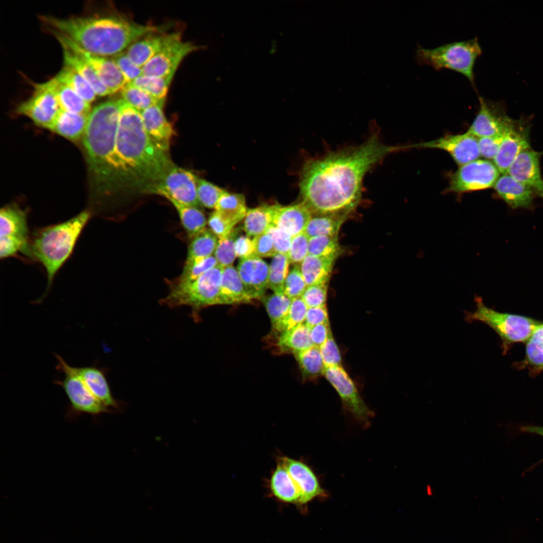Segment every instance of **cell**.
<instances>
[{"mask_svg":"<svg viewBox=\"0 0 543 543\" xmlns=\"http://www.w3.org/2000/svg\"><path fill=\"white\" fill-rule=\"evenodd\" d=\"M382 143L375 135L361 145L309 159L304 164L300 190L312 215H347L360 201L366 173L389 154L406 149Z\"/></svg>","mask_w":543,"mask_h":543,"instance_id":"6da1fadb","label":"cell"},{"mask_svg":"<svg viewBox=\"0 0 543 543\" xmlns=\"http://www.w3.org/2000/svg\"><path fill=\"white\" fill-rule=\"evenodd\" d=\"M51 28L65 36L84 51L103 57H113L141 37L161 32V26L135 23L118 16H86L58 18L40 16Z\"/></svg>","mask_w":543,"mask_h":543,"instance_id":"7a4b0ae2","label":"cell"},{"mask_svg":"<svg viewBox=\"0 0 543 543\" xmlns=\"http://www.w3.org/2000/svg\"><path fill=\"white\" fill-rule=\"evenodd\" d=\"M116 151L127 172L159 182L172 166L146 131L141 113L121 99Z\"/></svg>","mask_w":543,"mask_h":543,"instance_id":"3957f363","label":"cell"},{"mask_svg":"<svg viewBox=\"0 0 543 543\" xmlns=\"http://www.w3.org/2000/svg\"><path fill=\"white\" fill-rule=\"evenodd\" d=\"M121 99L108 100L91 111L82 137L89 170L98 186L127 172L116 151Z\"/></svg>","mask_w":543,"mask_h":543,"instance_id":"277c9868","label":"cell"},{"mask_svg":"<svg viewBox=\"0 0 543 543\" xmlns=\"http://www.w3.org/2000/svg\"><path fill=\"white\" fill-rule=\"evenodd\" d=\"M91 216L90 211L85 210L66 221L36 229L31 234V259L41 263L47 275L45 295L51 287L58 270L72 254Z\"/></svg>","mask_w":543,"mask_h":543,"instance_id":"5b68a950","label":"cell"},{"mask_svg":"<svg viewBox=\"0 0 543 543\" xmlns=\"http://www.w3.org/2000/svg\"><path fill=\"white\" fill-rule=\"evenodd\" d=\"M223 269L218 264L193 281H176L167 296L161 300V304L169 308L190 307L192 317L197 319L198 312L201 308L223 304L220 287Z\"/></svg>","mask_w":543,"mask_h":543,"instance_id":"8992f818","label":"cell"},{"mask_svg":"<svg viewBox=\"0 0 543 543\" xmlns=\"http://www.w3.org/2000/svg\"><path fill=\"white\" fill-rule=\"evenodd\" d=\"M482 49L477 37L446 43L433 48L417 45L415 58L420 64H427L434 69L447 68L464 75L476 89L474 68Z\"/></svg>","mask_w":543,"mask_h":543,"instance_id":"52a82bcc","label":"cell"},{"mask_svg":"<svg viewBox=\"0 0 543 543\" xmlns=\"http://www.w3.org/2000/svg\"><path fill=\"white\" fill-rule=\"evenodd\" d=\"M475 311L467 312V322L480 321L493 329L504 343L526 341L540 322L523 316L501 313L486 306L481 299H476Z\"/></svg>","mask_w":543,"mask_h":543,"instance_id":"ba28073f","label":"cell"},{"mask_svg":"<svg viewBox=\"0 0 543 543\" xmlns=\"http://www.w3.org/2000/svg\"><path fill=\"white\" fill-rule=\"evenodd\" d=\"M58 368L64 374L62 380L56 383L61 386L70 402L69 414L86 413L95 416L109 412V408L101 403L90 391L79 374L76 367L69 365L58 354H55Z\"/></svg>","mask_w":543,"mask_h":543,"instance_id":"9c48e42d","label":"cell"},{"mask_svg":"<svg viewBox=\"0 0 543 543\" xmlns=\"http://www.w3.org/2000/svg\"><path fill=\"white\" fill-rule=\"evenodd\" d=\"M500 173L494 162L478 159L460 166L451 175L445 192L464 193L489 189L494 186Z\"/></svg>","mask_w":543,"mask_h":543,"instance_id":"30bf717a","label":"cell"},{"mask_svg":"<svg viewBox=\"0 0 543 543\" xmlns=\"http://www.w3.org/2000/svg\"><path fill=\"white\" fill-rule=\"evenodd\" d=\"M33 84L32 95L18 106L17 113L29 118L37 125L49 129L59 110L53 79Z\"/></svg>","mask_w":543,"mask_h":543,"instance_id":"8fae6325","label":"cell"},{"mask_svg":"<svg viewBox=\"0 0 543 543\" xmlns=\"http://www.w3.org/2000/svg\"><path fill=\"white\" fill-rule=\"evenodd\" d=\"M198 177L191 171L179 167H172L157 183L152 192L168 200L199 207L197 196Z\"/></svg>","mask_w":543,"mask_h":543,"instance_id":"7c38bea8","label":"cell"},{"mask_svg":"<svg viewBox=\"0 0 543 543\" xmlns=\"http://www.w3.org/2000/svg\"><path fill=\"white\" fill-rule=\"evenodd\" d=\"M342 399L346 409L365 425L374 416L361 398L354 384L342 366L325 367L323 375Z\"/></svg>","mask_w":543,"mask_h":543,"instance_id":"4fadbf2b","label":"cell"},{"mask_svg":"<svg viewBox=\"0 0 543 543\" xmlns=\"http://www.w3.org/2000/svg\"><path fill=\"white\" fill-rule=\"evenodd\" d=\"M52 34L62 48L77 54L93 67L111 94L121 90L128 83L112 57L94 55L80 48L65 36L57 32H54Z\"/></svg>","mask_w":543,"mask_h":543,"instance_id":"5bb4252c","label":"cell"},{"mask_svg":"<svg viewBox=\"0 0 543 543\" xmlns=\"http://www.w3.org/2000/svg\"><path fill=\"white\" fill-rule=\"evenodd\" d=\"M530 124L526 120L511 119L504 134L494 163L503 174L508 170L517 156L530 148Z\"/></svg>","mask_w":543,"mask_h":543,"instance_id":"9a60e30c","label":"cell"},{"mask_svg":"<svg viewBox=\"0 0 543 543\" xmlns=\"http://www.w3.org/2000/svg\"><path fill=\"white\" fill-rule=\"evenodd\" d=\"M478 113L467 131L477 138L504 134L512 118L502 102H493L479 96Z\"/></svg>","mask_w":543,"mask_h":543,"instance_id":"2e32d148","label":"cell"},{"mask_svg":"<svg viewBox=\"0 0 543 543\" xmlns=\"http://www.w3.org/2000/svg\"><path fill=\"white\" fill-rule=\"evenodd\" d=\"M200 47L178 38L165 46L143 67V74L172 79L183 59Z\"/></svg>","mask_w":543,"mask_h":543,"instance_id":"e0dca14e","label":"cell"},{"mask_svg":"<svg viewBox=\"0 0 543 543\" xmlns=\"http://www.w3.org/2000/svg\"><path fill=\"white\" fill-rule=\"evenodd\" d=\"M408 148H435L448 153L455 162L462 166L478 159L480 156L478 138L467 133L446 135L434 140L408 145Z\"/></svg>","mask_w":543,"mask_h":543,"instance_id":"ac0fdd59","label":"cell"},{"mask_svg":"<svg viewBox=\"0 0 543 543\" xmlns=\"http://www.w3.org/2000/svg\"><path fill=\"white\" fill-rule=\"evenodd\" d=\"M541 154L531 148L523 150L511 164L507 173L543 199V179L539 165Z\"/></svg>","mask_w":543,"mask_h":543,"instance_id":"d6986e66","label":"cell"},{"mask_svg":"<svg viewBox=\"0 0 543 543\" xmlns=\"http://www.w3.org/2000/svg\"><path fill=\"white\" fill-rule=\"evenodd\" d=\"M237 271L245 290L251 299H261L268 288L269 266L256 255L241 258Z\"/></svg>","mask_w":543,"mask_h":543,"instance_id":"ffe728a7","label":"cell"},{"mask_svg":"<svg viewBox=\"0 0 543 543\" xmlns=\"http://www.w3.org/2000/svg\"><path fill=\"white\" fill-rule=\"evenodd\" d=\"M278 461L287 469L298 488L301 494L300 505L325 495L316 476L306 464L286 456L278 458Z\"/></svg>","mask_w":543,"mask_h":543,"instance_id":"44dd1931","label":"cell"},{"mask_svg":"<svg viewBox=\"0 0 543 543\" xmlns=\"http://www.w3.org/2000/svg\"><path fill=\"white\" fill-rule=\"evenodd\" d=\"M164 102L155 104L140 113L144 128L149 137L160 149L167 152L174 132L172 125L164 116Z\"/></svg>","mask_w":543,"mask_h":543,"instance_id":"7402d4cb","label":"cell"},{"mask_svg":"<svg viewBox=\"0 0 543 543\" xmlns=\"http://www.w3.org/2000/svg\"><path fill=\"white\" fill-rule=\"evenodd\" d=\"M1 237L22 241L29 245V232L27 212L16 205L6 206L0 212Z\"/></svg>","mask_w":543,"mask_h":543,"instance_id":"603a6c76","label":"cell"},{"mask_svg":"<svg viewBox=\"0 0 543 543\" xmlns=\"http://www.w3.org/2000/svg\"><path fill=\"white\" fill-rule=\"evenodd\" d=\"M180 38V34L178 32L149 35L132 44L126 52L134 63L142 68L165 46Z\"/></svg>","mask_w":543,"mask_h":543,"instance_id":"cb8c5ba5","label":"cell"},{"mask_svg":"<svg viewBox=\"0 0 543 543\" xmlns=\"http://www.w3.org/2000/svg\"><path fill=\"white\" fill-rule=\"evenodd\" d=\"M494 187L499 196L511 208H532L534 193L508 173L500 176Z\"/></svg>","mask_w":543,"mask_h":543,"instance_id":"d4e9b609","label":"cell"},{"mask_svg":"<svg viewBox=\"0 0 543 543\" xmlns=\"http://www.w3.org/2000/svg\"><path fill=\"white\" fill-rule=\"evenodd\" d=\"M312 215L303 202L286 207L279 205L274 214L273 225L294 237L304 232Z\"/></svg>","mask_w":543,"mask_h":543,"instance_id":"484cf974","label":"cell"},{"mask_svg":"<svg viewBox=\"0 0 543 543\" xmlns=\"http://www.w3.org/2000/svg\"><path fill=\"white\" fill-rule=\"evenodd\" d=\"M272 495L285 503L300 505L301 494L287 469L279 461L269 480Z\"/></svg>","mask_w":543,"mask_h":543,"instance_id":"4316f807","label":"cell"},{"mask_svg":"<svg viewBox=\"0 0 543 543\" xmlns=\"http://www.w3.org/2000/svg\"><path fill=\"white\" fill-rule=\"evenodd\" d=\"M76 369L88 389L101 403L108 408H118V403L112 396L103 371L94 366Z\"/></svg>","mask_w":543,"mask_h":543,"instance_id":"83f0119b","label":"cell"},{"mask_svg":"<svg viewBox=\"0 0 543 543\" xmlns=\"http://www.w3.org/2000/svg\"><path fill=\"white\" fill-rule=\"evenodd\" d=\"M89 115L75 114L59 109L49 130L70 140H77L83 136Z\"/></svg>","mask_w":543,"mask_h":543,"instance_id":"f1b7e54d","label":"cell"},{"mask_svg":"<svg viewBox=\"0 0 543 543\" xmlns=\"http://www.w3.org/2000/svg\"><path fill=\"white\" fill-rule=\"evenodd\" d=\"M335 259L308 254L300 267L307 286L328 285Z\"/></svg>","mask_w":543,"mask_h":543,"instance_id":"f546056e","label":"cell"},{"mask_svg":"<svg viewBox=\"0 0 543 543\" xmlns=\"http://www.w3.org/2000/svg\"><path fill=\"white\" fill-rule=\"evenodd\" d=\"M220 295L223 304L247 303L252 300L245 290L237 269L232 265L224 267Z\"/></svg>","mask_w":543,"mask_h":543,"instance_id":"4dcf8cb0","label":"cell"},{"mask_svg":"<svg viewBox=\"0 0 543 543\" xmlns=\"http://www.w3.org/2000/svg\"><path fill=\"white\" fill-rule=\"evenodd\" d=\"M278 204L262 205L248 210L244 218L243 229L248 236L255 237L266 232L273 225Z\"/></svg>","mask_w":543,"mask_h":543,"instance_id":"1f68e13d","label":"cell"},{"mask_svg":"<svg viewBox=\"0 0 543 543\" xmlns=\"http://www.w3.org/2000/svg\"><path fill=\"white\" fill-rule=\"evenodd\" d=\"M62 48L64 65L71 67L82 76L90 84L98 96L104 97L111 94L90 64L70 50Z\"/></svg>","mask_w":543,"mask_h":543,"instance_id":"d6a6232c","label":"cell"},{"mask_svg":"<svg viewBox=\"0 0 543 543\" xmlns=\"http://www.w3.org/2000/svg\"><path fill=\"white\" fill-rule=\"evenodd\" d=\"M277 346L281 351L293 354L313 346L310 338V328L303 323L281 333Z\"/></svg>","mask_w":543,"mask_h":543,"instance_id":"836d02e7","label":"cell"},{"mask_svg":"<svg viewBox=\"0 0 543 543\" xmlns=\"http://www.w3.org/2000/svg\"><path fill=\"white\" fill-rule=\"evenodd\" d=\"M53 87L59 109L67 112L89 115L92 111L90 103L86 102L71 88L59 82L55 77Z\"/></svg>","mask_w":543,"mask_h":543,"instance_id":"e575fe53","label":"cell"},{"mask_svg":"<svg viewBox=\"0 0 543 543\" xmlns=\"http://www.w3.org/2000/svg\"><path fill=\"white\" fill-rule=\"evenodd\" d=\"M218 240L208 229L205 228L192 238L188 248L184 266H189L213 255Z\"/></svg>","mask_w":543,"mask_h":543,"instance_id":"d590c367","label":"cell"},{"mask_svg":"<svg viewBox=\"0 0 543 543\" xmlns=\"http://www.w3.org/2000/svg\"><path fill=\"white\" fill-rule=\"evenodd\" d=\"M313 216L304 231L310 238L320 236L338 235V231L345 220L346 215L323 214Z\"/></svg>","mask_w":543,"mask_h":543,"instance_id":"8d00e7d4","label":"cell"},{"mask_svg":"<svg viewBox=\"0 0 543 543\" xmlns=\"http://www.w3.org/2000/svg\"><path fill=\"white\" fill-rule=\"evenodd\" d=\"M176 209L187 234L194 238L205 229L206 217L198 207L185 205L173 200H168Z\"/></svg>","mask_w":543,"mask_h":543,"instance_id":"74e56055","label":"cell"},{"mask_svg":"<svg viewBox=\"0 0 543 543\" xmlns=\"http://www.w3.org/2000/svg\"><path fill=\"white\" fill-rule=\"evenodd\" d=\"M215 209L235 225L244 218L248 211L243 195L227 192L220 198Z\"/></svg>","mask_w":543,"mask_h":543,"instance_id":"f35d334b","label":"cell"},{"mask_svg":"<svg viewBox=\"0 0 543 543\" xmlns=\"http://www.w3.org/2000/svg\"><path fill=\"white\" fill-rule=\"evenodd\" d=\"M55 78L71 88L86 102L92 103L97 96L90 84L71 67L64 65Z\"/></svg>","mask_w":543,"mask_h":543,"instance_id":"ab89813d","label":"cell"},{"mask_svg":"<svg viewBox=\"0 0 543 543\" xmlns=\"http://www.w3.org/2000/svg\"><path fill=\"white\" fill-rule=\"evenodd\" d=\"M304 378H313L323 375L325 369L320 349L312 346L294 354Z\"/></svg>","mask_w":543,"mask_h":543,"instance_id":"60d3db41","label":"cell"},{"mask_svg":"<svg viewBox=\"0 0 543 543\" xmlns=\"http://www.w3.org/2000/svg\"><path fill=\"white\" fill-rule=\"evenodd\" d=\"M308 308L301 297L293 299L286 315L272 326L273 330L280 334L304 323Z\"/></svg>","mask_w":543,"mask_h":543,"instance_id":"b9f144b4","label":"cell"},{"mask_svg":"<svg viewBox=\"0 0 543 543\" xmlns=\"http://www.w3.org/2000/svg\"><path fill=\"white\" fill-rule=\"evenodd\" d=\"M290 261L287 254L277 253L269 266L268 288L274 293H283Z\"/></svg>","mask_w":543,"mask_h":543,"instance_id":"7bdbcfd3","label":"cell"},{"mask_svg":"<svg viewBox=\"0 0 543 543\" xmlns=\"http://www.w3.org/2000/svg\"><path fill=\"white\" fill-rule=\"evenodd\" d=\"M172 79L142 74L130 82L158 100H165Z\"/></svg>","mask_w":543,"mask_h":543,"instance_id":"ee69618b","label":"cell"},{"mask_svg":"<svg viewBox=\"0 0 543 543\" xmlns=\"http://www.w3.org/2000/svg\"><path fill=\"white\" fill-rule=\"evenodd\" d=\"M340 252L338 235L320 236L309 238L308 254L336 259Z\"/></svg>","mask_w":543,"mask_h":543,"instance_id":"f6af8a7d","label":"cell"},{"mask_svg":"<svg viewBox=\"0 0 543 543\" xmlns=\"http://www.w3.org/2000/svg\"><path fill=\"white\" fill-rule=\"evenodd\" d=\"M269 318L272 326L280 321L287 313L292 299L284 293H274L261 299Z\"/></svg>","mask_w":543,"mask_h":543,"instance_id":"bcb514c9","label":"cell"},{"mask_svg":"<svg viewBox=\"0 0 543 543\" xmlns=\"http://www.w3.org/2000/svg\"><path fill=\"white\" fill-rule=\"evenodd\" d=\"M527 361L536 370H543V323L534 329L526 341Z\"/></svg>","mask_w":543,"mask_h":543,"instance_id":"7dc6e473","label":"cell"},{"mask_svg":"<svg viewBox=\"0 0 543 543\" xmlns=\"http://www.w3.org/2000/svg\"><path fill=\"white\" fill-rule=\"evenodd\" d=\"M120 91L122 99L140 112L155 104L165 101L156 99L131 83H128Z\"/></svg>","mask_w":543,"mask_h":543,"instance_id":"c3c4849f","label":"cell"},{"mask_svg":"<svg viewBox=\"0 0 543 543\" xmlns=\"http://www.w3.org/2000/svg\"><path fill=\"white\" fill-rule=\"evenodd\" d=\"M238 229H233L226 237L219 239L214 252L218 264L223 267L232 265L236 257L235 242L238 235Z\"/></svg>","mask_w":543,"mask_h":543,"instance_id":"681fc988","label":"cell"},{"mask_svg":"<svg viewBox=\"0 0 543 543\" xmlns=\"http://www.w3.org/2000/svg\"><path fill=\"white\" fill-rule=\"evenodd\" d=\"M226 192L224 190L210 182L198 178V199L200 205L204 207L215 209L219 200Z\"/></svg>","mask_w":543,"mask_h":543,"instance_id":"f907efd6","label":"cell"},{"mask_svg":"<svg viewBox=\"0 0 543 543\" xmlns=\"http://www.w3.org/2000/svg\"><path fill=\"white\" fill-rule=\"evenodd\" d=\"M307 287L300 268L295 266L287 275L283 293L293 300L301 297Z\"/></svg>","mask_w":543,"mask_h":543,"instance_id":"816d5d0a","label":"cell"},{"mask_svg":"<svg viewBox=\"0 0 543 543\" xmlns=\"http://www.w3.org/2000/svg\"><path fill=\"white\" fill-rule=\"evenodd\" d=\"M218 264L215 257L211 255L189 266H184L182 274L176 281L191 282Z\"/></svg>","mask_w":543,"mask_h":543,"instance_id":"f5cc1de1","label":"cell"},{"mask_svg":"<svg viewBox=\"0 0 543 543\" xmlns=\"http://www.w3.org/2000/svg\"><path fill=\"white\" fill-rule=\"evenodd\" d=\"M309 238L304 232L292 238L291 247L287 254L290 263H301L308 254Z\"/></svg>","mask_w":543,"mask_h":543,"instance_id":"db71d44e","label":"cell"},{"mask_svg":"<svg viewBox=\"0 0 543 543\" xmlns=\"http://www.w3.org/2000/svg\"><path fill=\"white\" fill-rule=\"evenodd\" d=\"M118 65L128 83L143 74L142 68L134 63L126 52H121L112 57Z\"/></svg>","mask_w":543,"mask_h":543,"instance_id":"11a10c76","label":"cell"},{"mask_svg":"<svg viewBox=\"0 0 543 543\" xmlns=\"http://www.w3.org/2000/svg\"><path fill=\"white\" fill-rule=\"evenodd\" d=\"M328 285H314L307 286L302 299L308 308L326 305Z\"/></svg>","mask_w":543,"mask_h":543,"instance_id":"9f6ffc18","label":"cell"},{"mask_svg":"<svg viewBox=\"0 0 543 543\" xmlns=\"http://www.w3.org/2000/svg\"><path fill=\"white\" fill-rule=\"evenodd\" d=\"M325 367L341 366V357L332 334L319 347Z\"/></svg>","mask_w":543,"mask_h":543,"instance_id":"6f0895ef","label":"cell"},{"mask_svg":"<svg viewBox=\"0 0 543 543\" xmlns=\"http://www.w3.org/2000/svg\"><path fill=\"white\" fill-rule=\"evenodd\" d=\"M208 224L209 229L219 239L227 236L235 226L216 210L210 215Z\"/></svg>","mask_w":543,"mask_h":543,"instance_id":"680465c9","label":"cell"},{"mask_svg":"<svg viewBox=\"0 0 543 543\" xmlns=\"http://www.w3.org/2000/svg\"><path fill=\"white\" fill-rule=\"evenodd\" d=\"M272 238L277 253L288 254L293 237L284 230L272 225L266 231Z\"/></svg>","mask_w":543,"mask_h":543,"instance_id":"91938a15","label":"cell"},{"mask_svg":"<svg viewBox=\"0 0 543 543\" xmlns=\"http://www.w3.org/2000/svg\"><path fill=\"white\" fill-rule=\"evenodd\" d=\"M504 134L478 138L480 153L485 159H494L499 150Z\"/></svg>","mask_w":543,"mask_h":543,"instance_id":"94428289","label":"cell"},{"mask_svg":"<svg viewBox=\"0 0 543 543\" xmlns=\"http://www.w3.org/2000/svg\"><path fill=\"white\" fill-rule=\"evenodd\" d=\"M255 254L259 257L274 256L277 253L273 240L267 233L257 236L252 239Z\"/></svg>","mask_w":543,"mask_h":543,"instance_id":"6125c7cd","label":"cell"},{"mask_svg":"<svg viewBox=\"0 0 543 543\" xmlns=\"http://www.w3.org/2000/svg\"><path fill=\"white\" fill-rule=\"evenodd\" d=\"M326 305L308 308L304 323L310 328L320 324L329 323Z\"/></svg>","mask_w":543,"mask_h":543,"instance_id":"be15d7a7","label":"cell"},{"mask_svg":"<svg viewBox=\"0 0 543 543\" xmlns=\"http://www.w3.org/2000/svg\"><path fill=\"white\" fill-rule=\"evenodd\" d=\"M331 335L329 322L310 328V338L314 346L319 348Z\"/></svg>","mask_w":543,"mask_h":543,"instance_id":"e7e4bbea","label":"cell"},{"mask_svg":"<svg viewBox=\"0 0 543 543\" xmlns=\"http://www.w3.org/2000/svg\"><path fill=\"white\" fill-rule=\"evenodd\" d=\"M236 257L240 259L255 255L253 240L249 236L241 235L238 237L235 242Z\"/></svg>","mask_w":543,"mask_h":543,"instance_id":"03108f58","label":"cell"},{"mask_svg":"<svg viewBox=\"0 0 543 543\" xmlns=\"http://www.w3.org/2000/svg\"><path fill=\"white\" fill-rule=\"evenodd\" d=\"M524 432L538 434L543 437V426H525L521 428Z\"/></svg>","mask_w":543,"mask_h":543,"instance_id":"003e7915","label":"cell"}]
</instances>
